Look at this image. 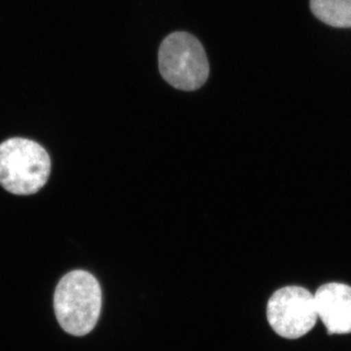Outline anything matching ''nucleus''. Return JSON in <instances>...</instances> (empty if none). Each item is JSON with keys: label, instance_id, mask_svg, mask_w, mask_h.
Masks as SVG:
<instances>
[{"label": "nucleus", "instance_id": "1", "mask_svg": "<svg viewBox=\"0 0 351 351\" xmlns=\"http://www.w3.org/2000/svg\"><path fill=\"white\" fill-rule=\"evenodd\" d=\"M54 309L64 332L86 336L100 318L101 289L98 280L85 270L69 272L55 290Z\"/></svg>", "mask_w": 351, "mask_h": 351}, {"label": "nucleus", "instance_id": "2", "mask_svg": "<svg viewBox=\"0 0 351 351\" xmlns=\"http://www.w3.org/2000/svg\"><path fill=\"white\" fill-rule=\"evenodd\" d=\"M51 159L38 143L12 138L0 145V184L16 195H31L45 186Z\"/></svg>", "mask_w": 351, "mask_h": 351}, {"label": "nucleus", "instance_id": "3", "mask_svg": "<svg viewBox=\"0 0 351 351\" xmlns=\"http://www.w3.org/2000/svg\"><path fill=\"white\" fill-rule=\"evenodd\" d=\"M158 66L164 80L182 91H195L209 77V62L202 44L186 32H173L164 38Z\"/></svg>", "mask_w": 351, "mask_h": 351}, {"label": "nucleus", "instance_id": "4", "mask_svg": "<svg viewBox=\"0 0 351 351\" xmlns=\"http://www.w3.org/2000/svg\"><path fill=\"white\" fill-rule=\"evenodd\" d=\"M267 316L270 327L278 336L301 338L317 322L315 299L308 290L299 286L279 289L267 302Z\"/></svg>", "mask_w": 351, "mask_h": 351}, {"label": "nucleus", "instance_id": "5", "mask_svg": "<svg viewBox=\"0 0 351 351\" xmlns=\"http://www.w3.org/2000/svg\"><path fill=\"white\" fill-rule=\"evenodd\" d=\"M318 318L326 327L328 334L351 332V287L343 283H327L315 295Z\"/></svg>", "mask_w": 351, "mask_h": 351}, {"label": "nucleus", "instance_id": "6", "mask_svg": "<svg viewBox=\"0 0 351 351\" xmlns=\"http://www.w3.org/2000/svg\"><path fill=\"white\" fill-rule=\"evenodd\" d=\"M311 9L324 24L339 29L351 27V0H311Z\"/></svg>", "mask_w": 351, "mask_h": 351}]
</instances>
